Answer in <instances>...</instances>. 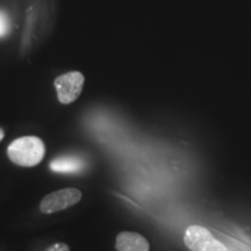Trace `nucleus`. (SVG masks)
I'll return each mask as SVG.
<instances>
[{
	"label": "nucleus",
	"mask_w": 251,
	"mask_h": 251,
	"mask_svg": "<svg viewBox=\"0 0 251 251\" xmlns=\"http://www.w3.org/2000/svg\"><path fill=\"white\" fill-rule=\"evenodd\" d=\"M84 76L78 71L67 72L57 77L54 81L59 102L69 105L76 101L84 86Z\"/></svg>",
	"instance_id": "obj_4"
},
{
	"label": "nucleus",
	"mask_w": 251,
	"mask_h": 251,
	"mask_svg": "<svg viewBox=\"0 0 251 251\" xmlns=\"http://www.w3.org/2000/svg\"><path fill=\"white\" fill-rule=\"evenodd\" d=\"M11 29V21L7 13L0 9V39L5 37Z\"/></svg>",
	"instance_id": "obj_7"
},
{
	"label": "nucleus",
	"mask_w": 251,
	"mask_h": 251,
	"mask_svg": "<svg viewBox=\"0 0 251 251\" xmlns=\"http://www.w3.org/2000/svg\"><path fill=\"white\" fill-rule=\"evenodd\" d=\"M84 168L83 159L75 156H63L50 163V170L58 174H76Z\"/></svg>",
	"instance_id": "obj_6"
},
{
	"label": "nucleus",
	"mask_w": 251,
	"mask_h": 251,
	"mask_svg": "<svg viewBox=\"0 0 251 251\" xmlns=\"http://www.w3.org/2000/svg\"><path fill=\"white\" fill-rule=\"evenodd\" d=\"M115 248L118 251H149L150 244L146 237L135 231H121L118 234Z\"/></svg>",
	"instance_id": "obj_5"
},
{
	"label": "nucleus",
	"mask_w": 251,
	"mask_h": 251,
	"mask_svg": "<svg viewBox=\"0 0 251 251\" xmlns=\"http://www.w3.org/2000/svg\"><path fill=\"white\" fill-rule=\"evenodd\" d=\"M184 243L191 251H228L224 244L201 226H190L184 234Z\"/></svg>",
	"instance_id": "obj_2"
},
{
	"label": "nucleus",
	"mask_w": 251,
	"mask_h": 251,
	"mask_svg": "<svg viewBox=\"0 0 251 251\" xmlns=\"http://www.w3.org/2000/svg\"><path fill=\"white\" fill-rule=\"evenodd\" d=\"M46 251H70V248H69L68 244L63 242H57L51 244L49 248H47Z\"/></svg>",
	"instance_id": "obj_8"
},
{
	"label": "nucleus",
	"mask_w": 251,
	"mask_h": 251,
	"mask_svg": "<svg viewBox=\"0 0 251 251\" xmlns=\"http://www.w3.org/2000/svg\"><path fill=\"white\" fill-rule=\"evenodd\" d=\"M83 194L79 190L74 187L62 188V190L55 191L49 193L41 200L40 211L43 214H52L63 209H67L69 207L77 205L80 201Z\"/></svg>",
	"instance_id": "obj_3"
},
{
	"label": "nucleus",
	"mask_w": 251,
	"mask_h": 251,
	"mask_svg": "<svg viewBox=\"0 0 251 251\" xmlns=\"http://www.w3.org/2000/svg\"><path fill=\"white\" fill-rule=\"evenodd\" d=\"M4 136H5V133H4V130H2L1 128H0V142H1V140L4 139Z\"/></svg>",
	"instance_id": "obj_9"
},
{
	"label": "nucleus",
	"mask_w": 251,
	"mask_h": 251,
	"mask_svg": "<svg viewBox=\"0 0 251 251\" xmlns=\"http://www.w3.org/2000/svg\"><path fill=\"white\" fill-rule=\"evenodd\" d=\"M7 155L14 164L33 168L42 162L46 155V146L37 136L19 137L8 146Z\"/></svg>",
	"instance_id": "obj_1"
}]
</instances>
